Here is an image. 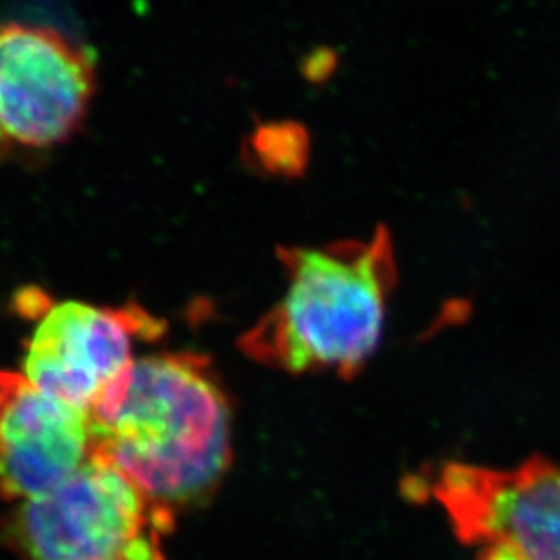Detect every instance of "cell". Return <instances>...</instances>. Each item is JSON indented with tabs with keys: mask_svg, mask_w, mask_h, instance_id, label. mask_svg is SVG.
Returning <instances> with one entry per match:
<instances>
[{
	"mask_svg": "<svg viewBox=\"0 0 560 560\" xmlns=\"http://www.w3.org/2000/svg\"><path fill=\"white\" fill-rule=\"evenodd\" d=\"M90 412L8 372L0 399V499L32 501L91 457Z\"/></svg>",
	"mask_w": 560,
	"mask_h": 560,
	"instance_id": "obj_7",
	"label": "cell"
},
{
	"mask_svg": "<svg viewBox=\"0 0 560 560\" xmlns=\"http://www.w3.org/2000/svg\"><path fill=\"white\" fill-rule=\"evenodd\" d=\"M402 490L435 502L465 545L560 560V466L551 460L532 457L506 470L452 460L408 476Z\"/></svg>",
	"mask_w": 560,
	"mask_h": 560,
	"instance_id": "obj_4",
	"label": "cell"
},
{
	"mask_svg": "<svg viewBox=\"0 0 560 560\" xmlns=\"http://www.w3.org/2000/svg\"><path fill=\"white\" fill-rule=\"evenodd\" d=\"M175 515L90 457L60 487L5 513L0 539L16 560H165Z\"/></svg>",
	"mask_w": 560,
	"mask_h": 560,
	"instance_id": "obj_3",
	"label": "cell"
},
{
	"mask_svg": "<svg viewBox=\"0 0 560 560\" xmlns=\"http://www.w3.org/2000/svg\"><path fill=\"white\" fill-rule=\"evenodd\" d=\"M477 560H524L523 557L504 548V546H488L487 550L482 551Z\"/></svg>",
	"mask_w": 560,
	"mask_h": 560,
	"instance_id": "obj_9",
	"label": "cell"
},
{
	"mask_svg": "<svg viewBox=\"0 0 560 560\" xmlns=\"http://www.w3.org/2000/svg\"><path fill=\"white\" fill-rule=\"evenodd\" d=\"M91 457L171 512L214 495L233 459V410L211 361L195 352L132 360L90 408Z\"/></svg>",
	"mask_w": 560,
	"mask_h": 560,
	"instance_id": "obj_1",
	"label": "cell"
},
{
	"mask_svg": "<svg viewBox=\"0 0 560 560\" xmlns=\"http://www.w3.org/2000/svg\"><path fill=\"white\" fill-rule=\"evenodd\" d=\"M5 383H8V372H0V399L4 396Z\"/></svg>",
	"mask_w": 560,
	"mask_h": 560,
	"instance_id": "obj_10",
	"label": "cell"
},
{
	"mask_svg": "<svg viewBox=\"0 0 560 560\" xmlns=\"http://www.w3.org/2000/svg\"><path fill=\"white\" fill-rule=\"evenodd\" d=\"M259 148L265 151V164L283 173H300L307 162L308 142L302 127H272L261 132Z\"/></svg>",
	"mask_w": 560,
	"mask_h": 560,
	"instance_id": "obj_8",
	"label": "cell"
},
{
	"mask_svg": "<svg viewBox=\"0 0 560 560\" xmlns=\"http://www.w3.org/2000/svg\"><path fill=\"white\" fill-rule=\"evenodd\" d=\"M162 332V319L135 303L120 308L59 303L44 308L27 339L24 377L90 412L101 392L131 365L135 343Z\"/></svg>",
	"mask_w": 560,
	"mask_h": 560,
	"instance_id": "obj_6",
	"label": "cell"
},
{
	"mask_svg": "<svg viewBox=\"0 0 560 560\" xmlns=\"http://www.w3.org/2000/svg\"><path fill=\"white\" fill-rule=\"evenodd\" d=\"M280 259L285 296L242 336L240 349L289 374H360L380 347L396 287L390 233L380 228L365 242L289 247Z\"/></svg>",
	"mask_w": 560,
	"mask_h": 560,
	"instance_id": "obj_2",
	"label": "cell"
},
{
	"mask_svg": "<svg viewBox=\"0 0 560 560\" xmlns=\"http://www.w3.org/2000/svg\"><path fill=\"white\" fill-rule=\"evenodd\" d=\"M95 63L48 27L0 24V153L48 149L84 122Z\"/></svg>",
	"mask_w": 560,
	"mask_h": 560,
	"instance_id": "obj_5",
	"label": "cell"
}]
</instances>
